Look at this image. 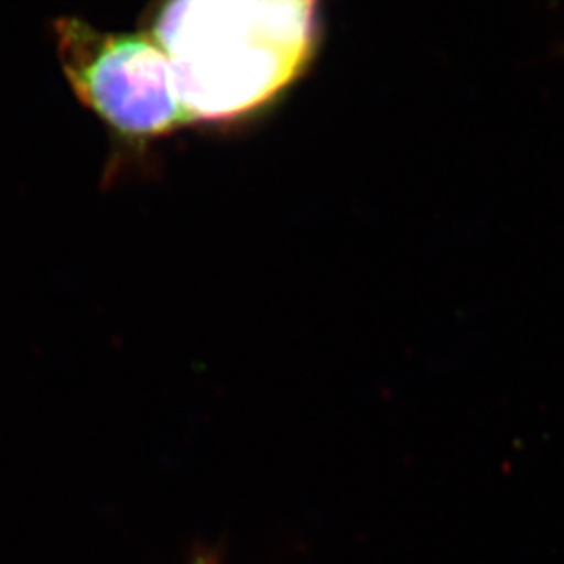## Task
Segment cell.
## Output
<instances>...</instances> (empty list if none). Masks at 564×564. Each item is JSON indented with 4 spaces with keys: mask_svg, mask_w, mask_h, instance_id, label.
I'll list each match as a JSON object with an SVG mask.
<instances>
[{
    "mask_svg": "<svg viewBox=\"0 0 564 564\" xmlns=\"http://www.w3.org/2000/svg\"><path fill=\"white\" fill-rule=\"evenodd\" d=\"M140 30L167 57L195 126H245L308 74L323 39L321 0H156Z\"/></svg>",
    "mask_w": 564,
    "mask_h": 564,
    "instance_id": "obj_1",
    "label": "cell"
},
{
    "mask_svg": "<svg viewBox=\"0 0 564 564\" xmlns=\"http://www.w3.org/2000/svg\"><path fill=\"white\" fill-rule=\"evenodd\" d=\"M54 33L66 82L109 131L105 184L138 167L156 141L193 127L167 57L149 33L104 32L77 17L57 19Z\"/></svg>",
    "mask_w": 564,
    "mask_h": 564,
    "instance_id": "obj_2",
    "label": "cell"
},
{
    "mask_svg": "<svg viewBox=\"0 0 564 564\" xmlns=\"http://www.w3.org/2000/svg\"><path fill=\"white\" fill-rule=\"evenodd\" d=\"M209 563H212V561H209V560H198V561H196V564H209Z\"/></svg>",
    "mask_w": 564,
    "mask_h": 564,
    "instance_id": "obj_3",
    "label": "cell"
}]
</instances>
